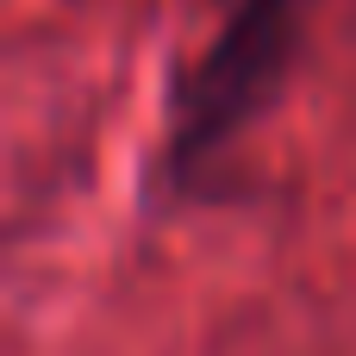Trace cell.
<instances>
[{
    "label": "cell",
    "instance_id": "obj_1",
    "mask_svg": "<svg viewBox=\"0 0 356 356\" xmlns=\"http://www.w3.org/2000/svg\"><path fill=\"white\" fill-rule=\"evenodd\" d=\"M307 0H232L207 50L175 75L156 144V181L194 188L288 88Z\"/></svg>",
    "mask_w": 356,
    "mask_h": 356
}]
</instances>
